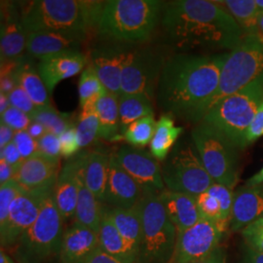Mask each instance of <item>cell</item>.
<instances>
[{
    "instance_id": "681fc988",
    "label": "cell",
    "mask_w": 263,
    "mask_h": 263,
    "mask_svg": "<svg viewBox=\"0 0 263 263\" xmlns=\"http://www.w3.org/2000/svg\"><path fill=\"white\" fill-rule=\"evenodd\" d=\"M16 132L11 129L7 125L0 124V149L5 148L9 143L13 142Z\"/></svg>"
},
{
    "instance_id": "9c48e42d",
    "label": "cell",
    "mask_w": 263,
    "mask_h": 263,
    "mask_svg": "<svg viewBox=\"0 0 263 263\" xmlns=\"http://www.w3.org/2000/svg\"><path fill=\"white\" fill-rule=\"evenodd\" d=\"M262 74L263 43L252 36H244L242 42L228 53L220 72L217 90L208 110Z\"/></svg>"
},
{
    "instance_id": "9f6ffc18",
    "label": "cell",
    "mask_w": 263,
    "mask_h": 263,
    "mask_svg": "<svg viewBox=\"0 0 263 263\" xmlns=\"http://www.w3.org/2000/svg\"><path fill=\"white\" fill-rule=\"evenodd\" d=\"M251 36L257 39L258 41L263 43V13L262 14H259V17L257 20V24H256V28L254 29V33Z\"/></svg>"
},
{
    "instance_id": "ab89813d",
    "label": "cell",
    "mask_w": 263,
    "mask_h": 263,
    "mask_svg": "<svg viewBox=\"0 0 263 263\" xmlns=\"http://www.w3.org/2000/svg\"><path fill=\"white\" fill-rule=\"evenodd\" d=\"M1 123L7 125L15 132L27 131L32 123V119L27 113L10 106L5 112L1 114Z\"/></svg>"
},
{
    "instance_id": "d6a6232c",
    "label": "cell",
    "mask_w": 263,
    "mask_h": 263,
    "mask_svg": "<svg viewBox=\"0 0 263 263\" xmlns=\"http://www.w3.org/2000/svg\"><path fill=\"white\" fill-rule=\"evenodd\" d=\"M214 2L235 20L244 36H251L254 33L259 17L255 0H216Z\"/></svg>"
},
{
    "instance_id": "4dcf8cb0",
    "label": "cell",
    "mask_w": 263,
    "mask_h": 263,
    "mask_svg": "<svg viewBox=\"0 0 263 263\" xmlns=\"http://www.w3.org/2000/svg\"><path fill=\"white\" fill-rule=\"evenodd\" d=\"M183 128L175 125L171 114H164L160 117L156 130L151 142V153L155 159L164 162L171 153L175 142L182 134Z\"/></svg>"
},
{
    "instance_id": "60d3db41",
    "label": "cell",
    "mask_w": 263,
    "mask_h": 263,
    "mask_svg": "<svg viewBox=\"0 0 263 263\" xmlns=\"http://www.w3.org/2000/svg\"><path fill=\"white\" fill-rule=\"evenodd\" d=\"M37 154L48 159L60 161L62 154L59 137L47 132L40 140H38Z\"/></svg>"
},
{
    "instance_id": "603a6c76",
    "label": "cell",
    "mask_w": 263,
    "mask_h": 263,
    "mask_svg": "<svg viewBox=\"0 0 263 263\" xmlns=\"http://www.w3.org/2000/svg\"><path fill=\"white\" fill-rule=\"evenodd\" d=\"M60 172V161L35 154L22 162L14 179L25 189L44 187L56 184Z\"/></svg>"
},
{
    "instance_id": "11a10c76",
    "label": "cell",
    "mask_w": 263,
    "mask_h": 263,
    "mask_svg": "<svg viewBox=\"0 0 263 263\" xmlns=\"http://www.w3.org/2000/svg\"><path fill=\"white\" fill-rule=\"evenodd\" d=\"M243 263H263V253L247 247L245 251Z\"/></svg>"
},
{
    "instance_id": "f546056e",
    "label": "cell",
    "mask_w": 263,
    "mask_h": 263,
    "mask_svg": "<svg viewBox=\"0 0 263 263\" xmlns=\"http://www.w3.org/2000/svg\"><path fill=\"white\" fill-rule=\"evenodd\" d=\"M104 205L85 185L84 180L79 188L74 218L76 223L86 226L99 233L104 216Z\"/></svg>"
},
{
    "instance_id": "ac0fdd59",
    "label": "cell",
    "mask_w": 263,
    "mask_h": 263,
    "mask_svg": "<svg viewBox=\"0 0 263 263\" xmlns=\"http://www.w3.org/2000/svg\"><path fill=\"white\" fill-rule=\"evenodd\" d=\"M87 57L81 52L68 51L40 60L38 73L52 93L57 84L62 80L72 77L87 67Z\"/></svg>"
},
{
    "instance_id": "f6af8a7d",
    "label": "cell",
    "mask_w": 263,
    "mask_h": 263,
    "mask_svg": "<svg viewBox=\"0 0 263 263\" xmlns=\"http://www.w3.org/2000/svg\"><path fill=\"white\" fill-rule=\"evenodd\" d=\"M263 137V101L254 115V120L247 132V145L254 143Z\"/></svg>"
},
{
    "instance_id": "3957f363",
    "label": "cell",
    "mask_w": 263,
    "mask_h": 263,
    "mask_svg": "<svg viewBox=\"0 0 263 263\" xmlns=\"http://www.w3.org/2000/svg\"><path fill=\"white\" fill-rule=\"evenodd\" d=\"M104 1L36 0L28 2L21 12L27 33L59 31L86 36L97 28Z\"/></svg>"
},
{
    "instance_id": "7402d4cb",
    "label": "cell",
    "mask_w": 263,
    "mask_h": 263,
    "mask_svg": "<svg viewBox=\"0 0 263 263\" xmlns=\"http://www.w3.org/2000/svg\"><path fill=\"white\" fill-rule=\"evenodd\" d=\"M195 198L202 218L215 221L227 230L229 229L234 200L232 189L214 183Z\"/></svg>"
},
{
    "instance_id": "6f0895ef",
    "label": "cell",
    "mask_w": 263,
    "mask_h": 263,
    "mask_svg": "<svg viewBox=\"0 0 263 263\" xmlns=\"http://www.w3.org/2000/svg\"><path fill=\"white\" fill-rule=\"evenodd\" d=\"M249 186H254V185H260L263 184V168L258 173H256L250 179H248L245 183Z\"/></svg>"
},
{
    "instance_id": "44dd1931",
    "label": "cell",
    "mask_w": 263,
    "mask_h": 263,
    "mask_svg": "<svg viewBox=\"0 0 263 263\" xmlns=\"http://www.w3.org/2000/svg\"><path fill=\"white\" fill-rule=\"evenodd\" d=\"M84 39V35L59 31L31 32L28 34L27 51L30 56L42 60L63 52H79Z\"/></svg>"
},
{
    "instance_id": "d6986e66",
    "label": "cell",
    "mask_w": 263,
    "mask_h": 263,
    "mask_svg": "<svg viewBox=\"0 0 263 263\" xmlns=\"http://www.w3.org/2000/svg\"><path fill=\"white\" fill-rule=\"evenodd\" d=\"M128 50L119 46L100 48L92 53L91 65L107 92L121 95L123 66Z\"/></svg>"
},
{
    "instance_id": "8fae6325",
    "label": "cell",
    "mask_w": 263,
    "mask_h": 263,
    "mask_svg": "<svg viewBox=\"0 0 263 263\" xmlns=\"http://www.w3.org/2000/svg\"><path fill=\"white\" fill-rule=\"evenodd\" d=\"M54 188L55 184L22 189L10 208L5 224L0 228L1 249L11 250L24 232L35 222L45 201L54 193Z\"/></svg>"
},
{
    "instance_id": "7dc6e473",
    "label": "cell",
    "mask_w": 263,
    "mask_h": 263,
    "mask_svg": "<svg viewBox=\"0 0 263 263\" xmlns=\"http://www.w3.org/2000/svg\"><path fill=\"white\" fill-rule=\"evenodd\" d=\"M78 263H124L118 258L105 253L102 249L98 248L92 254H89L84 259Z\"/></svg>"
},
{
    "instance_id": "1f68e13d",
    "label": "cell",
    "mask_w": 263,
    "mask_h": 263,
    "mask_svg": "<svg viewBox=\"0 0 263 263\" xmlns=\"http://www.w3.org/2000/svg\"><path fill=\"white\" fill-rule=\"evenodd\" d=\"M17 79L18 85L25 90L37 108L52 106L45 83L30 63L21 61Z\"/></svg>"
},
{
    "instance_id": "8992f818",
    "label": "cell",
    "mask_w": 263,
    "mask_h": 263,
    "mask_svg": "<svg viewBox=\"0 0 263 263\" xmlns=\"http://www.w3.org/2000/svg\"><path fill=\"white\" fill-rule=\"evenodd\" d=\"M64 222L53 193L45 201L35 222L12 247L14 259L18 263H60Z\"/></svg>"
},
{
    "instance_id": "277c9868",
    "label": "cell",
    "mask_w": 263,
    "mask_h": 263,
    "mask_svg": "<svg viewBox=\"0 0 263 263\" xmlns=\"http://www.w3.org/2000/svg\"><path fill=\"white\" fill-rule=\"evenodd\" d=\"M163 3L158 0L104 1L97 28L104 37L125 41H144L159 20Z\"/></svg>"
},
{
    "instance_id": "f5cc1de1",
    "label": "cell",
    "mask_w": 263,
    "mask_h": 263,
    "mask_svg": "<svg viewBox=\"0 0 263 263\" xmlns=\"http://www.w3.org/2000/svg\"><path fill=\"white\" fill-rule=\"evenodd\" d=\"M263 233V216L256 219L253 223L247 226L244 230L242 231L243 237L248 236L255 235Z\"/></svg>"
},
{
    "instance_id": "e575fe53",
    "label": "cell",
    "mask_w": 263,
    "mask_h": 263,
    "mask_svg": "<svg viewBox=\"0 0 263 263\" xmlns=\"http://www.w3.org/2000/svg\"><path fill=\"white\" fill-rule=\"evenodd\" d=\"M97 102H90L82 106L76 124V132L80 147L91 145L100 137V121L96 111Z\"/></svg>"
},
{
    "instance_id": "9a60e30c",
    "label": "cell",
    "mask_w": 263,
    "mask_h": 263,
    "mask_svg": "<svg viewBox=\"0 0 263 263\" xmlns=\"http://www.w3.org/2000/svg\"><path fill=\"white\" fill-rule=\"evenodd\" d=\"M85 154L69 160L61 169L54 188V199L64 221L74 216L79 188L83 182Z\"/></svg>"
},
{
    "instance_id": "52a82bcc",
    "label": "cell",
    "mask_w": 263,
    "mask_h": 263,
    "mask_svg": "<svg viewBox=\"0 0 263 263\" xmlns=\"http://www.w3.org/2000/svg\"><path fill=\"white\" fill-rule=\"evenodd\" d=\"M141 210L142 234L138 263H170L178 237L159 194L142 193Z\"/></svg>"
},
{
    "instance_id": "d4e9b609",
    "label": "cell",
    "mask_w": 263,
    "mask_h": 263,
    "mask_svg": "<svg viewBox=\"0 0 263 263\" xmlns=\"http://www.w3.org/2000/svg\"><path fill=\"white\" fill-rule=\"evenodd\" d=\"M159 197L178 233L195 226L202 219L195 196L166 189L160 193Z\"/></svg>"
},
{
    "instance_id": "b9f144b4",
    "label": "cell",
    "mask_w": 263,
    "mask_h": 263,
    "mask_svg": "<svg viewBox=\"0 0 263 263\" xmlns=\"http://www.w3.org/2000/svg\"><path fill=\"white\" fill-rule=\"evenodd\" d=\"M59 139L61 144V154L66 158L74 156L81 148L77 137L76 124L70 126L66 132H64L59 137Z\"/></svg>"
},
{
    "instance_id": "680465c9",
    "label": "cell",
    "mask_w": 263,
    "mask_h": 263,
    "mask_svg": "<svg viewBox=\"0 0 263 263\" xmlns=\"http://www.w3.org/2000/svg\"><path fill=\"white\" fill-rule=\"evenodd\" d=\"M11 106L9 102V98L8 95L0 93V113L5 112L8 108Z\"/></svg>"
},
{
    "instance_id": "7bdbcfd3",
    "label": "cell",
    "mask_w": 263,
    "mask_h": 263,
    "mask_svg": "<svg viewBox=\"0 0 263 263\" xmlns=\"http://www.w3.org/2000/svg\"><path fill=\"white\" fill-rule=\"evenodd\" d=\"M8 98L11 106L20 109L21 111H24L28 115H32L37 109V107L30 100L28 95L19 85L8 95Z\"/></svg>"
},
{
    "instance_id": "ee69618b",
    "label": "cell",
    "mask_w": 263,
    "mask_h": 263,
    "mask_svg": "<svg viewBox=\"0 0 263 263\" xmlns=\"http://www.w3.org/2000/svg\"><path fill=\"white\" fill-rule=\"evenodd\" d=\"M13 142L18 147L24 160L37 154L38 141L32 139L27 131L16 132Z\"/></svg>"
},
{
    "instance_id": "ffe728a7",
    "label": "cell",
    "mask_w": 263,
    "mask_h": 263,
    "mask_svg": "<svg viewBox=\"0 0 263 263\" xmlns=\"http://www.w3.org/2000/svg\"><path fill=\"white\" fill-rule=\"evenodd\" d=\"M263 216V184L239 188L234 192L229 230L243 231Z\"/></svg>"
},
{
    "instance_id": "5b68a950",
    "label": "cell",
    "mask_w": 263,
    "mask_h": 263,
    "mask_svg": "<svg viewBox=\"0 0 263 263\" xmlns=\"http://www.w3.org/2000/svg\"><path fill=\"white\" fill-rule=\"evenodd\" d=\"M262 101L263 74L210 108L201 122L215 128L242 151L248 146L247 132Z\"/></svg>"
},
{
    "instance_id": "74e56055",
    "label": "cell",
    "mask_w": 263,
    "mask_h": 263,
    "mask_svg": "<svg viewBox=\"0 0 263 263\" xmlns=\"http://www.w3.org/2000/svg\"><path fill=\"white\" fill-rule=\"evenodd\" d=\"M78 92L81 107L90 102H98L102 96L107 93L92 65H89L82 71L79 79Z\"/></svg>"
},
{
    "instance_id": "7c38bea8",
    "label": "cell",
    "mask_w": 263,
    "mask_h": 263,
    "mask_svg": "<svg viewBox=\"0 0 263 263\" xmlns=\"http://www.w3.org/2000/svg\"><path fill=\"white\" fill-rule=\"evenodd\" d=\"M165 62L152 49L128 50L123 66L121 94H142L153 99Z\"/></svg>"
},
{
    "instance_id": "d590c367",
    "label": "cell",
    "mask_w": 263,
    "mask_h": 263,
    "mask_svg": "<svg viewBox=\"0 0 263 263\" xmlns=\"http://www.w3.org/2000/svg\"><path fill=\"white\" fill-rule=\"evenodd\" d=\"M32 121L40 123L49 133L60 137L70 126L74 125L71 122L70 116L66 113L60 112L53 106L37 108L35 112L30 115Z\"/></svg>"
},
{
    "instance_id": "91938a15",
    "label": "cell",
    "mask_w": 263,
    "mask_h": 263,
    "mask_svg": "<svg viewBox=\"0 0 263 263\" xmlns=\"http://www.w3.org/2000/svg\"><path fill=\"white\" fill-rule=\"evenodd\" d=\"M0 263H18L12 256L5 252L4 249L0 251Z\"/></svg>"
},
{
    "instance_id": "4fadbf2b",
    "label": "cell",
    "mask_w": 263,
    "mask_h": 263,
    "mask_svg": "<svg viewBox=\"0 0 263 263\" xmlns=\"http://www.w3.org/2000/svg\"><path fill=\"white\" fill-rule=\"evenodd\" d=\"M227 229L202 218L195 226L178 233L170 263H194L212 254L219 246Z\"/></svg>"
},
{
    "instance_id": "2e32d148",
    "label": "cell",
    "mask_w": 263,
    "mask_h": 263,
    "mask_svg": "<svg viewBox=\"0 0 263 263\" xmlns=\"http://www.w3.org/2000/svg\"><path fill=\"white\" fill-rule=\"evenodd\" d=\"M142 193L141 186L118 164L114 155L110 154L104 204L108 207L121 209L136 207L142 197Z\"/></svg>"
},
{
    "instance_id": "db71d44e",
    "label": "cell",
    "mask_w": 263,
    "mask_h": 263,
    "mask_svg": "<svg viewBox=\"0 0 263 263\" xmlns=\"http://www.w3.org/2000/svg\"><path fill=\"white\" fill-rule=\"evenodd\" d=\"M27 132L28 133V135L34 139V140H40L46 133L47 130L44 128L43 125H41L40 123L34 122L32 121V123L29 125V127L28 128Z\"/></svg>"
},
{
    "instance_id": "83f0119b",
    "label": "cell",
    "mask_w": 263,
    "mask_h": 263,
    "mask_svg": "<svg viewBox=\"0 0 263 263\" xmlns=\"http://www.w3.org/2000/svg\"><path fill=\"white\" fill-rule=\"evenodd\" d=\"M99 248L124 263H138L122 236L113 224L104 206V216L99 230Z\"/></svg>"
},
{
    "instance_id": "f907efd6",
    "label": "cell",
    "mask_w": 263,
    "mask_h": 263,
    "mask_svg": "<svg viewBox=\"0 0 263 263\" xmlns=\"http://www.w3.org/2000/svg\"><path fill=\"white\" fill-rule=\"evenodd\" d=\"M15 175L16 170L10 166L6 161L0 159V185L14 179Z\"/></svg>"
},
{
    "instance_id": "8d00e7d4",
    "label": "cell",
    "mask_w": 263,
    "mask_h": 263,
    "mask_svg": "<svg viewBox=\"0 0 263 263\" xmlns=\"http://www.w3.org/2000/svg\"><path fill=\"white\" fill-rule=\"evenodd\" d=\"M157 122L153 115L145 116L131 125L123 133L124 140L134 147H143L151 143Z\"/></svg>"
},
{
    "instance_id": "f35d334b",
    "label": "cell",
    "mask_w": 263,
    "mask_h": 263,
    "mask_svg": "<svg viewBox=\"0 0 263 263\" xmlns=\"http://www.w3.org/2000/svg\"><path fill=\"white\" fill-rule=\"evenodd\" d=\"M22 189L23 187L15 179L0 185V228L5 224L9 216L10 208Z\"/></svg>"
},
{
    "instance_id": "7a4b0ae2",
    "label": "cell",
    "mask_w": 263,
    "mask_h": 263,
    "mask_svg": "<svg viewBox=\"0 0 263 263\" xmlns=\"http://www.w3.org/2000/svg\"><path fill=\"white\" fill-rule=\"evenodd\" d=\"M162 26L171 43L181 50H233L244 33L227 12L214 1L178 0L170 2Z\"/></svg>"
},
{
    "instance_id": "cb8c5ba5",
    "label": "cell",
    "mask_w": 263,
    "mask_h": 263,
    "mask_svg": "<svg viewBox=\"0 0 263 263\" xmlns=\"http://www.w3.org/2000/svg\"><path fill=\"white\" fill-rule=\"evenodd\" d=\"M99 248V234L74 222L64 231L60 263H78Z\"/></svg>"
},
{
    "instance_id": "484cf974",
    "label": "cell",
    "mask_w": 263,
    "mask_h": 263,
    "mask_svg": "<svg viewBox=\"0 0 263 263\" xmlns=\"http://www.w3.org/2000/svg\"><path fill=\"white\" fill-rule=\"evenodd\" d=\"M106 211L112 220L113 224L117 228L138 260L142 234L141 210L139 205L130 209L107 206Z\"/></svg>"
},
{
    "instance_id": "836d02e7",
    "label": "cell",
    "mask_w": 263,
    "mask_h": 263,
    "mask_svg": "<svg viewBox=\"0 0 263 263\" xmlns=\"http://www.w3.org/2000/svg\"><path fill=\"white\" fill-rule=\"evenodd\" d=\"M149 115H153L152 99L149 97L142 94L119 96V118L122 135L132 123Z\"/></svg>"
},
{
    "instance_id": "e0dca14e",
    "label": "cell",
    "mask_w": 263,
    "mask_h": 263,
    "mask_svg": "<svg viewBox=\"0 0 263 263\" xmlns=\"http://www.w3.org/2000/svg\"><path fill=\"white\" fill-rule=\"evenodd\" d=\"M28 33L15 4L1 5V61L19 60L27 49Z\"/></svg>"
},
{
    "instance_id": "816d5d0a",
    "label": "cell",
    "mask_w": 263,
    "mask_h": 263,
    "mask_svg": "<svg viewBox=\"0 0 263 263\" xmlns=\"http://www.w3.org/2000/svg\"><path fill=\"white\" fill-rule=\"evenodd\" d=\"M243 238L247 244V247L255 250L257 252L263 253V233L243 237Z\"/></svg>"
},
{
    "instance_id": "c3c4849f",
    "label": "cell",
    "mask_w": 263,
    "mask_h": 263,
    "mask_svg": "<svg viewBox=\"0 0 263 263\" xmlns=\"http://www.w3.org/2000/svg\"><path fill=\"white\" fill-rule=\"evenodd\" d=\"M226 249L219 246L212 254L194 263H226Z\"/></svg>"
},
{
    "instance_id": "94428289",
    "label": "cell",
    "mask_w": 263,
    "mask_h": 263,
    "mask_svg": "<svg viewBox=\"0 0 263 263\" xmlns=\"http://www.w3.org/2000/svg\"><path fill=\"white\" fill-rule=\"evenodd\" d=\"M255 3H256V7L257 10L259 12V14H262L263 13V0H255Z\"/></svg>"
},
{
    "instance_id": "6da1fadb",
    "label": "cell",
    "mask_w": 263,
    "mask_h": 263,
    "mask_svg": "<svg viewBox=\"0 0 263 263\" xmlns=\"http://www.w3.org/2000/svg\"><path fill=\"white\" fill-rule=\"evenodd\" d=\"M228 53L178 54L164 64L157 85V102L167 114L201 122L216 94Z\"/></svg>"
},
{
    "instance_id": "5bb4252c",
    "label": "cell",
    "mask_w": 263,
    "mask_h": 263,
    "mask_svg": "<svg viewBox=\"0 0 263 263\" xmlns=\"http://www.w3.org/2000/svg\"><path fill=\"white\" fill-rule=\"evenodd\" d=\"M113 155L126 173L141 186L143 193L160 194L166 190L159 162L151 153L131 146H122Z\"/></svg>"
},
{
    "instance_id": "f1b7e54d",
    "label": "cell",
    "mask_w": 263,
    "mask_h": 263,
    "mask_svg": "<svg viewBox=\"0 0 263 263\" xmlns=\"http://www.w3.org/2000/svg\"><path fill=\"white\" fill-rule=\"evenodd\" d=\"M96 111L100 121V138L115 141L120 138L119 96L105 93L96 104Z\"/></svg>"
},
{
    "instance_id": "30bf717a",
    "label": "cell",
    "mask_w": 263,
    "mask_h": 263,
    "mask_svg": "<svg viewBox=\"0 0 263 263\" xmlns=\"http://www.w3.org/2000/svg\"><path fill=\"white\" fill-rule=\"evenodd\" d=\"M161 169L164 184L170 191L197 196L215 183L205 169L194 143L178 144Z\"/></svg>"
},
{
    "instance_id": "4316f807",
    "label": "cell",
    "mask_w": 263,
    "mask_h": 263,
    "mask_svg": "<svg viewBox=\"0 0 263 263\" xmlns=\"http://www.w3.org/2000/svg\"><path fill=\"white\" fill-rule=\"evenodd\" d=\"M110 154L94 151L85 154L83 179L85 185L104 203V192L109 173Z\"/></svg>"
},
{
    "instance_id": "bcb514c9",
    "label": "cell",
    "mask_w": 263,
    "mask_h": 263,
    "mask_svg": "<svg viewBox=\"0 0 263 263\" xmlns=\"http://www.w3.org/2000/svg\"><path fill=\"white\" fill-rule=\"evenodd\" d=\"M0 159H3L6 161L10 166H12L14 169L17 170L24 161L21 153H20L18 147L14 142L9 143L5 148H3L0 152Z\"/></svg>"
},
{
    "instance_id": "ba28073f",
    "label": "cell",
    "mask_w": 263,
    "mask_h": 263,
    "mask_svg": "<svg viewBox=\"0 0 263 263\" xmlns=\"http://www.w3.org/2000/svg\"><path fill=\"white\" fill-rule=\"evenodd\" d=\"M191 136L203 165L215 183L233 190L239 181L240 149L206 123L200 122Z\"/></svg>"
}]
</instances>
